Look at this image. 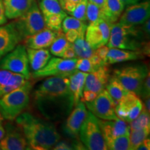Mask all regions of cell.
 <instances>
[{"mask_svg": "<svg viewBox=\"0 0 150 150\" xmlns=\"http://www.w3.org/2000/svg\"><path fill=\"white\" fill-rule=\"evenodd\" d=\"M33 101L38 111L47 120H63L74 108V97L67 76H49L33 93Z\"/></svg>", "mask_w": 150, "mask_h": 150, "instance_id": "cell-1", "label": "cell"}, {"mask_svg": "<svg viewBox=\"0 0 150 150\" xmlns=\"http://www.w3.org/2000/svg\"><path fill=\"white\" fill-rule=\"evenodd\" d=\"M16 122L27 140L29 149H50L61 140L53 123L30 112H22L16 118Z\"/></svg>", "mask_w": 150, "mask_h": 150, "instance_id": "cell-2", "label": "cell"}, {"mask_svg": "<svg viewBox=\"0 0 150 150\" xmlns=\"http://www.w3.org/2000/svg\"><path fill=\"white\" fill-rule=\"evenodd\" d=\"M143 34L137 26H127L115 22L110 24V37L106 45L109 48L132 50L147 54L149 52V42H144Z\"/></svg>", "mask_w": 150, "mask_h": 150, "instance_id": "cell-3", "label": "cell"}, {"mask_svg": "<svg viewBox=\"0 0 150 150\" xmlns=\"http://www.w3.org/2000/svg\"><path fill=\"white\" fill-rule=\"evenodd\" d=\"M33 84L29 80L0 98V113L4 119L13 121L29 104Z\"/></svg>", "mask_w": 150, "mask_h": 150, "instance_id": "cell-4", "label": "cell"}, {"mask_svg": "<svg viewBox=\"0 0 150 150\" xmlns=\"http://www.w3.org/2000/svg\"><path fill=\"white\" fill-rule=\"evenodd\" d=\"M79 135L81 142L86 149H108L99 125V119L89 110L81 127Z\"/></svg>", "mask_w": 150, "mask_h": 150, "instance_id": "cell-5", "label": "cell"}, {"mask_svg": "<svg viewBox=\"0 0 150 150\" xmlns=\"http://www.w3.org/2000/svg\"><path fill=\"white\" fill-rule=\"evenodd\" d=\"M149 72L146 65L136 64L116 69L113 72V76L127 91L134 92L139 96L142 83Z\"/></svg>", "mask_w": 150, "mask_h": 150, "instance_id": "cell-6", "label": "cell"}, {"mask_svg": "<svg viewBox=\"0 0 150 150\" xmlns=\"http://www.w3.org/2000/svg\"><path fill=\"white\" fill-rule=\"evenodd\" d=\"M16 20L14 24L22 40L46 27L42 13L35 0L27 13Z\"/></svg>", "mask_w": 150, "mask_h": 150, "instance_id": "cell-7", "label": "cell"}, {"mask_svg": "<svg viewBox=\"0 0 150 150\" xmlns=\"http://www.w3.org/2000/svg\"><path fill=\"white\" fill-rule=\"evenodd\" d=\"M0 69L22 74L27 80L31 78V72L27 47L18 44L12 51L6 54L0 60Z\"/></svg>", "mask_w": 150, "mask_h": 150, "instance_id": "cell-8", "label": "cell"}, {"mask_svg": "<svg viewBox=\"0 0 150 150\" xmlns=\"http://www.w3.org/2000/svg\"><path fill=\"white\" fill-rule=\"evenodd\" d=\"M77 58L72 59L51 58L47 65L40 70L31 74L34 79L49 77V76H70L76 71Z\"/></svg>", "mask_w": 150, "mask_h": 150, "instance_id": "cell-9", "label": "cell"}, {"mask_svg": "<svg viewBox=\"0 0 150 150\" xmlns=\"http://www.w3.org/2000/svg\"><path fill=\"white\" fill-rule=\"evenodd\" d=\"M86 107L97 117L102 120H114L117 118L115 104L106 89L97 94L95 99L85 102Z\"/></svg>", "mask_w": 150, "mask_h": 150, "instance_id": "cell-10", "label": "cell"}, {"mask_svg": "<svg viewBox=\"0 0 150 150\" xmlns=\"http://www.w3.org/2000/svg\"><path fill=\"white\" fill-rule=\"evenodd\" d=\"M45 26L53 31L61 30L62 22L67 16L59 0H40L38 4Z\"/></svg>", "mask_w": 150, "mask_h": 150, "instance_id": "cell-11", "label": "cell"}, {"mask_svg": "<svg viewBox=\"0 0 150 150\" xmlns=\"http://www.w3.org/2000/svg\"><path fill=\"white\" fill-rule=\"evenodd\" d=\"M143 108V104L134 92L129 91L124 98L115 105L117 117L129 123L140 114Z\"/></svg>", "mask_w": 150, "mask_h": 150, "instance_id": "cell-12", "label": "cell"}, {"mask_svg": "<svg viewBox=\"0 0 150 150\" xmlns=\"http://www.w3.org/2000/svg\"><path fill=\"white\" fill-rule=\"evenodd\" d=\"M149 16L150 2L149 0H146L127 6L120 17L119 22L124 25L136 27L142 25L149 19Z\"/></svg>", "mask_w": 150, "mask_h": 150, "instance_id": "cell-13", "label": "cell"}, {"mask_svg": "<svg viewBox=\"0 0 150 150\" xmlns=\"http://www.w3.org/2000/svg\"><path fill=\"white\" fill-rule=\"evenodd\" d=\"M110 24L104 18H102L88 25L85 39L95 50L107 44L110 37Z\"/></svg>", "mask_w": 150, "mask_h": 150, "instance_id": "cell-14", "label": "cell"}, {"mask_svg": "<svg viewBox=\"0 0 150 150\" xmlns=\"http://www.w3.org/2000/svg\"><path fill=\"white\" fill-rule=\"evenodd\" d=\"M5 134L0 140L1 150L29 149L27 141L18 125L7 123L4 127Z\"/></svg>", "mask_w": 150, "mask_h": 150, "instance_id": "cell-15", "label": "cell"}, {"mask_svg": "<svg viewBox=\"0 0 150 150\" xmlns=\"http://www.w3.org/2000/svg\"><path fill=\"white\" fill-rule=\"evenodd\" d=\"M64 125V131L67 136L75 138L79 136L81 127L88 113L87 108L84 102L79 101L74 106Z\"/></svg>", "mask_w": 150, "mask_h": 150, "instance_id": "cell-16", "label": "cell"}, {"mask_svg": "<svg viewBox=\"0 0 150 150\" xmlns=\"http://www.w3.org/2000/svg\"><path fill=\"white\" fill-rule=\"evenodd\" d=\"M22 40L14 22L0 26V59Z\"/></svg>", "mask_w": 150, "mask_h": 150, "instance_id": "cell-17", "label": "cell"}, {"mask_svg": "<svg viewBox=\"0 0 150 150\" xmlns=\"http://www.w3.org/2000/svg\"><path fill=\"white\" fill-rule=\"evenodd\" d=\"M110 79L109 69L107 65L99 67L94 72L87 73L83 91H91L99 93L105 89Z\"/></svg>", "mask_w": 150, "mask_h": 150, "instance_id": "cell-18", "label": "cell"}, {"mask_svg": "<svg viewBox=\"0 0 150 150\" xmlns=\"http://www.w3.org/2000/svg\"><path fill=\"white\" fill-rule=\"evenodd\" d=\"M105 142L111 138L129 134V125L125 120L117 117L114 120H99Z\"/></svg>", "mask_w": 150, "mask_h": 150, "instance_id": "cell-19", "label": "cell"}, {"mask_svg": "<svg viewBox=\"0 0 150 150\" xmlns=\"http://www.w3.org/2000/svg\"><path fill=\"white\" fill-rule=\"evenodd\" d=\"M57 31L45 27L44 29L24 39V46L31 49H45L50 47L56 36Z\"/></svg>", "mask_w": 150, "mask_h": 150, "instance_id": "cell-20", "label": "cell"}, {"mask_svg": "<svg viewBox=\"0 0 150 150\" xmlns=\"http://www.w3.org/2000/svg\"><path fill=\"white\" fill-rule=\"evenodd\" d=\"M27 79L22 74L0 69V98L25 83Z\"/></svg>", "mask_w": 150, "mask_h": 150, "instance_id": "cell-21", "label": "cell"}, {"mask_svg": "<svg viewBox=\"0 0 150 150\" xmlns=\"http://www.w3.org/2000/svg\"><path fill=\"white\" fill-rule=\"evenodd\" d=\"M7 19L16 20L27 13L35 0H2Z\"/></svg>", "mask_w": 150, "mask_h": 150, "instance_id": "cell-22", "label": "cell"}, {"mask_svg": "<svg viewBox=\"0 0 150 150\" xmlns=\"http://www.w3.org/2000/svg\"><path fill=\"white\" fill-rule=\"evenodd\" d=\"M143 58L144 54L140 52L118 48H109L106 56V62L107 64H114L122 62L136 61Z\"/></svg>", "mask_w": 150, "mask_h": 150, "instance_id": "cell-23", "label": "cell"}, {"mask_svg": "<svg viewBox=\"0 0 150 150\" xmlns=\"http://www.w3.org/2000/svg\"><path fill=\"white\" fill-rule=\"evenodd\" d=\"M29 67L33 72L40 70L47 65L51 59V53L45 49L27 48Z\"/></svg>", "mask_w": 150, "mask_h": 150, "instance_id": "cell-24", "label": "cell"}, {"mask_svg": "<svg viewBox=\"0 0 150 150\" xmlns=\"http://www.w3.org/2000/svg\"><path fill=\"white\" fill-rule=\"evenodd\" d=\"M86 75H87L86 72L76 70L70 76H68L70 89L74 97V106L78 104L83 96Z\"/></svg>", "mask_w": 150, "mask_h": 150, "instance_id": "cell-25", "label": "cell"}, {"mask_svg": "<svg viewBox=\"0 0 150 150\" xmlns=\"http://www.w3.org/2000/svg\"><path fill=\"white\" fill-rule=\"evenodd\" d=\"M125 10V6L120 0H106L102 8L103 18L108 23H115Z\"/></svg>", "mask_w": 150, "mask_h": 150, "instance_id": "cell-26", "label": "cell"}, {"mask_svg": "<svg viewBox=\"0 0 150 150\" xmlns=\"http://www.w3.org/2000/svg\"><path fill=\"white\" fill-rule=\"evenodd\" d=\"M105 89L108 91L115 105L126 96L129 92L113 76L108 81Z\"/></svg>", "mask_w": 150, "mask_h": 150, "instance_id": "cell-27", "label": "cell"}, {"mask_svg": "<svg viewBox=\"0 0 150 150\" xmlns=\"http://www.w3.org/2000/svg\"><path fill=\"white\" fill-rule=\"evenodd\" d=\"M88 24L86 22L81 21L72 16H66L62 22L61 30L63 33L70 30H75L79 33L80 37H85Z\"/></svg>", "mask_w": 150, "mask_h": 150, "instance_id": "cell-28", "label": "cell"}, {"mask_svg": "<svg viewBox=\"0 0 150 150\" xmlns=\"http://www.w3.org/2000/svg\"><path fill=\"white\" fill-rule=\"evenodd\" d=\"M72 43L67 41L65 33L62 30L56 32V36L53 42L50 45V53L54 56L61 57L62 54L67 47H69Z\"/></svg>", "mask_w": 150, "mask_h": 150, "instance_id": "cell-29", "label": "cell"}, {"mask_svg": "<svg viewBox=\"0 0 150 150\" xmlns=\"http://www.w3.org/2000/svg\"><path fill=\"white\" fill-rule=\"evenodd\" d=\"M72 46L77 59L90 58L95 54V50L86 40L85 37H79L72 43Z\"/></svg>", "mask_w": 150, "mask_h": 150, "instance_id": "cell-30", "label": "cell"}, {"mask_svg": "<svg viewBox=\"0 0 150 150\" xmlns=\"http://www.w3.org/2000/svg\"><path fill=\"white\" fill-rule=\"evenodd\" d=\"M150 127L129 130V149L136 150L141 142L149 136Z\"/></svg>", "mask_w": 150, "mask_h": 150, "instance_id": "cell-31", "label": "cell"}, {"mask_svg": "<svg viewBox=\"0 0 150 150\" xmlns=\"http://www.w3.org/2000/svg\"><path fill=\"white\" fill-rule=\"evenodd\" d=\"M129 134H124L106 140V145L108 149L128 150L129 149Z\"/></svg>", "mask_w": 150, "mask_h": 150, "instance_id": "cell-32", "label": "cell"}, {"mask_svg": "<svg viewBox=\"0 0 150 150\" xmlns=\"http://www.w3.org/2000/svg\"><path fill=\"white\" fill-rule=\"evenodd\" d=\"M145 127H150V117L149 112H148L143 108L136 118L129 122V128L130 130V129H142Z\"/></svg>", "mask_w": 150, "mask_h": 150, "instance_id": "cell-33", "label": "cell"}, {"mask_svg": "<svg viewBox=\"0 0 150 150\" xmlns=\"http://www.w3.org/2000/svg\"><path fill=\"white\" fill-rule=\"evenodd\" d=\"M103 18L102 8L88 1L86 8V20L90 23L97 22V20Z\"/></svg>", "mask_w": 150, "mask_h": 150, "instance_id": "cell-34", "label": "cell"}, {"mask_svg": "<svg viewBox=\"0 0 150 150\" xmlns=\"http://www.w3.org/2000/svg\"><path fill=\"white\" fill-rule=\"evenodd\" d=\"M87 4L88 0H81L70 14L74 18L78 19V20L86 22Z\"/></svg>", "mask_w": 150, "mask_h": 150, "instance_id": "cell-35", "label": "cell"}, {"mask_svg": "<svg viewBox=\"0 0 150 150\" xmlns=\"http://www.w3.org/2000/svg\"><path fill=\"white\" fill-rule=\"evenodd\" d=\"M99 67L95 66L89 58H81L77 59L76 63V70L81 72L89 73L97 70Z\"/></svg>", "mask_w": 150, "mask_h": 150, "instance_id": "cell-36", "label": "cell"}, {"mask_svg": "<svg viewBox=\"0 0 150 150\" xmlns=\"http://www.w3.org/2000/svg\"><path fill=\"white\" fill-rule=\"evenodd\" d=\"M61 8L66 13L70 14L81 0H59Z\"/></svg>", "mask_w": 150, "mask_h": 150, "instance_id": "cell-37", "label": "cell"}, {"mask_svg": "<svg viewBox=\"0 0 150 150\" xmlns=\"http://www.w3.org/2000/svg\"><path fill=\"white\" fill-rule=\"evenodd\" d=\"M150 95V74L149 72L148 73L147 76L144 80L143 83H142L141 91H140V97L142 98H146V97H149Z\"/></svg>", "mask_w": 150, "mask_h": 150, "instance_id": "cell-38", "label": "cell"}, {"mask_svg": "<svg viewBox=\"0 0 150 150\" xmlns=\"http://www.w3.org/2000/svg\"><path fill=\"white\" fill-rule=\"evenodd\" d=\"M54 150H71L74 149L73 144L67 141H59L53 147Z\"/></svg>", "mask_w": 150, "mask_h": 150, "instance_id": "cell-39", "label": "cell"}, {"mask_svg": "<svg viewBox=\"0 0 150 150\" xmlns=\"http://www.w3.org/2000/svg\"><path fill=\"white\" fill-rule=\"evenodd\" d=\"M108 50H109V47L107 45H103L97 48L95 50V54H97L105 63H107V62H106V56H107Z\"/></svg>", "mask_w": 150, "mask_h": 150, "instance_id": "cell-40", "label": "cell"}, {"mask_svg": "<svg viewBox=\"0 0 150 150\" xmlns=\"http://www.w3.org/2000/svg\"><path fill=\"white\" fill-rule=\"evenodd\" d=\"M97 93L91 91H83V96L81 98L80 101L83 102H89L93 101V99H95V97L97 95Z\"/></svg>", "mask_w": 150, "mask_h": 150, "instance_id": "cell-41", "label": "cell"}, {"mask_svg": "<svg viewBox=\"0 0 150 150\" xmlns=\"http://www.w3.org/2000/svg\"><path fill=\"white\" fill-rule=\"evenodd\" d=\"M64 33L67 41H69L71 43L74 42L79 37H80L79 33L75 30H70V31H67V32Z\"/></svg>", "mask_w": 150, "mask_h": 150, "instance_id": "cell-42", "label": "cell"}, {"mask_svg": "<svg viewBox=\"0 0 150 150\" xmlns=\"http://www.w3.org/2000/svg\"><path fill=\"white\" fill-rule=\"evenodd\" d=\"M61 58H63V59H75V58H76V54H75L74 50L72 47V45L65 50V52H63V54H62Z\"/></svg>", "mask_w": 150, "mask_h": 150, "instance_id": "cell-43", "label": "cell"}, {"mask_svg": "<svg viewBox=\"0 0 150 150\" xmlns=\"http://www.w3.org/2000/svg\"><path fill=\"white\" fill-rule=\"evenodd\" d=\"M7 22V18L5 15L4 6L2 0H0V26L4 25Z\"/></svg>", "mask_w": 150, "mask_h": 150, "instance_id": "cell-44", "label": "cell"}, {"mask_svg": "<svg viewBox=\"0 0 150 150\" xmlns=\"http://www.w3.org/2000/svg\"><path fill=\"white\" fill-rule=\"evenodd\" d=\"M150 149V140L149 138H145V140L140 144L137 150H149Z\"/></svg>", "mask_w": 150, "mask_h": 150, "instance_id": "cell-45", "label": "cell"}, {"mask_svg": "<svg viewBox=\"0 0 150 150\" xmlns=\"http://www.w3.org/2000/svg\"><path fill=\"white\" fill-rule=\"evenodd\" d=\"M142 31L143 32L144 34L146 35V37L149 38V33H150V31H149V25H150V22H149V19H148L147 21H145L143 24H142Z\"/></svg>", "mask_w": 150, "mask_h": 150, "instance_id": "cell-46", "label": "cell"}, {"mask_svg": "<svg viewBox=\"0 0 150 150\" xmlns=\"http://www.w3.org/2000/svg\"><path fill=\"white\" fill-rule=\"evenodd\" d=\"M3 120L4 117H2V115H1V114L0 113V140L2 139V138L5 134V129L2 124Z\"/></svg>", "mask_w": 150, "mask_h": 150, "instance_id": "cell-47", "label": "cell"}, {"mask_svg": "<svg viewBox=\"0 0 150 150\" xmlns=\"http://www.w3.org/2000/svg\"><path fill=\"white\" fill-rule=\"evenodd\" d=\"M88 1L98 6L99 7H100L101 8H102L105 4V1H106V0H88Z\"/></svg>", "mask_w": 150, "mask_h": 150, "instance_id": "cell-48", "label": "cell"}, {"mask_svg": "<svg viewBox=\"0 0 150 150\" xmlns=\"http://www.w3.org/2000/svg\"><path fill=\"white\" fill-rule=\"evenodd\" d=\"M120 1L125 6H129L130 5L135 4L139 2L140 0H120Z\"/></svg>", "mask_w": 150, "mask_h": 150, "instance_id": "cell-49", "label": "cell"}, {"mask_svg": "<svg viewBox=\"0 0 150 150\" xmlns=\"http://www.w3.org/2000/svg\"><path fill=\"white\" fill-rule=\"evenodd\" d=\"M145 106H143V108H145V109L147 110L148 112H149L150 111V96L149 97H147L145 98Z\"/></svg>", "mask_w": 150, "mask_h": 150, "instance_id": "cell-50", "label": "cell"}, {"mask_svg": "<svg viewBox=\"0 0 150 150\" xmlns=\"http://www.w3.org/2000/svg\"><path fill=\"white\" fill-rule=\"evenodd\" d=\"M0 150H1V149H0Z\"/></svg>", "mask_w": 150, "mask_h": 150, "instance_id": "cell-51", "label": "cell"}]
</instances>
